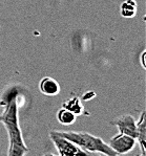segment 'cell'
I'll use <instances>...</instances> for the list:
<instances>
[{
    "label": "cell",
    "instance_id": "cell-1",
    "mask_svg": "<svg viewBox=\"0 0 146 156\" xmlns=\"http://www.w3.org/2000/svg\"><path fill=\"white\" fill-rule=\"evenodd\" d=\"M17 95V91L13 90L8 99H4V112L1 114V123L5 127L9 136V156H23L28 152L19 126Z\"/></svg>",
    "mask_w": 146,
    "mask_h": 156
},
{
    "label": "cell",
    "instance_id": "cell-6",
    "mask_svg": "<svg viewBox=\"0 0 146 156\" xmlns=\"http://www.w3.org/2000/svg\"><path fill=\"white\" fill-rule=\"evenodd\" d=\"M39 89L44 95L47 97H54L60 92V85L55 79L45 76L39 83Z\"/></svg>",
    "mask_w": 146,
    "mask_h": 156
},
{
    "label": "cell",
    "instance_id": "cell-5",
    "mask_svg": "<svg viewBox=\"0 0 146 156\" xmlns=\"http://www.w3.org/2000/svg\"><path fill=\"white\" fill-rule=\"evenodd\" d=\"M111 124L115 125L120 133L133 136L137 140V121L133 115L123 114L111 121Z\"/></svg>",
    "mask_w": 146,
    "mask_h": 156
},
{
    "label": "cell",
    "instance_id": "cell-2",
    "mask_svg": "<svg viewBox=\"0 0 146 156\" xmlns=\"http://www.w3.org/2000/svg\"><path fill=\"white\" fill-rule=\"evenodd\" d=\"M59 135L64 136L77 145L79 148L84 150L88 154L90 153H101L107 156H117L116 152L109 147L108 144L104 143L102 138L95 136L86 132H76V131H56Z\"/></svg>",
    "mask_w": 146,
    "mask_h": 156
},
{
    "label": "cell",
    "instance_id": "cell-4",
    "mask_svg": "<svg viewBox=\"0 0 146 156\" xmlns=\"http://www.w3.org/2000/svg\"><path fill=\"white\" fill-rule=\"evenodd\" d=\"M137 143V140L133 136L126 135V134L119 133L115 135L109 140V147H111L118 155L127 154L133 150Z\"/></svg>",
    "mask_w": 146,
    "mask_h": 156
},
{
    "label": "cell",
    "instance_id": "cell-3",
    "mask_svg": "<svg viewBox=\"0 0 146 156\" xmlns=\"http://www.w3.org/2000/svg\"><path fill=\"white\" fill-rule=\"evenodd\" d=\"M49 138L55 145L58 154L61 156H74V155H86L88 154L84 150L79 148L77 145L71 143L64 136L59 135L56 131L49 132Z\"/></svg>",
    "mask_w": 146,
    "mask_h": 156
},
{
    "label": "cell",
    "instance_id": "cell-11",
    "mask_svg": "<svg viewBox=\"0 0 146 156\" xmlns=\"http://www.w3.org/2000/svg\"><path fill=\"white\" fill-rule=\"evenodd\" d=\"M145 55H146V52L145 51H142V54H141V57H140V62H141V66H142V68L143 69H145L146 68V65H145Z\"/></svg>",
    "mask_w": 146,
    "mask_h": 156
},
{
    "label": "cell",
    "instance_id": "cell-8",
    "mask_svg": "<svg viewBox=\"0 0 146 156\" xmlns=\"http://www.w3.org/2000/svg\"><path fill=\"white\" fill-rule=\"evenodd\" d=\"M62 107L71 111L76 115H81L83 113V111H84V107H83L82 103H81V100L77 97L71 98L68 101H65L62 104Z\"/></svg>",
    "mask_w": 146,
    "mask_h": 156
},
{
    "label": "cell",
    "instance_id": "cell-12",
    "mask_svg": "<svg viewBox=\"0 0 146 156\" xmlns=\"http://www.w3.org/2000/svg\"><path fill=\"white\" fill-rule=\"evenodd\" d=\"M1 121H2V115L0 114V123H1Z\"/></svg>",
    "mask_w": 146,
    "mask_h": 156
},
{
    "label": "cell",
    "instance_id": "cell-7",
    "mask_svg": "<svg viewBox=\"0 0 146 156\" xmlns=\"http://www.w3.org/2000/svg\"><path fill=\"white\" fill-rule=\"evenodd\" d=\"M137 140L140 145L142 155H146V121H145V111L140 115V119L137 122Z\"/></svg>",
    "mask_w": 146,
    "mask_h": 156
},
{
    "label": "cell",
    "instance_id": "cell-9",
    "mask_svg": "<svg viewBox=\"0 0 146 156\" xmlns=\"http://www.w3.org/2000/svg\"><path fill=\"white\" fill-rule=\"evenodd\" d=\"M76 119H77V115L63 107L57 112V119H58L59 123L61 125H64V126L73 125L76 122Z\"/></svg>",
    "mask_w": 146,
    "mask_h": 156
},
{
    "label": "cell",
    "instance_id": "cell-10",
    "mask_svg": "<svg viewBox=\"0 0 146 156\" xmlns=\"http://www.w3.org/2000/svg\"><path fill=\"white\" fill-rule=\"evenodd\" d=\"M121 16L124 18H133L137 13V2L135 0H125L120 6Z\"/></svg>",
    "mask_w": 146,
    "mask_h": 156
}]
</instances>
